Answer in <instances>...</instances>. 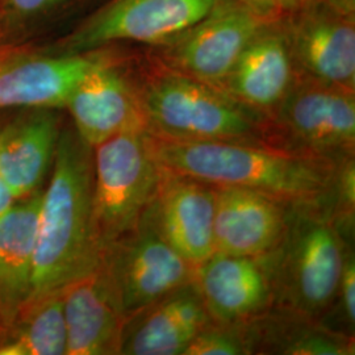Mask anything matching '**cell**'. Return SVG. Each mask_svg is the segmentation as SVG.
<instances>
[{"label": "cell", "mask_w": 355, "mask_h": 355, "mask_svg": "<svg viewBox=\"0 0 355 355\" xmlns=\"http://www.w3.org/2000/svg\"><path fill=\"white\" fill-rule=\"evenodd\" d=\"M51 171L40 204L29 302L64 290L102 262L94 220L92 148L76 130L61 132Z\"/></svg>", "instance_id": "2"}, {"label": "cell", "mask_w": 355, "mask_h": 355, "mask_svg": "<svg viewBox=\"0 0 355 355\" xmlns=\"http://www.w3.org/2000/svg\"><path fill=\"white\" fill-rule=\"evenodd\" d=\"M267 21L240 0H215L190 28L164 44L142 48L184 76L218 87L248 42Z\"/></svg>", "instance_id": "9"}, {"label": "cell", "mask_w": 355, "mask_h": 355, "mask_svg": "<svg viewBox=\"0 0 355 355\" xmlns=\"http://www.w3.org/2000/svg\"><path fill=\"white\" fill-rule=\"evenodd\" d=\"M16 202L17 200L13 198L11 191L8 190L4 180L0 177V217L4 215Z\"/></svg>", "instance_id": "26"}, {"label": "cell", "mask_w": 355, "mask_h": 355, "mask_svg": "<svg viewBox=\"0 0 355 355\" xmlns=\"http://www.w3.org/2000/svg\"><path fill=\"white\" fill-rule=\"evenodd\" d=\"M41 198L40 190L17 200L0 217V343L32 295Z\"/></svg>", "instance_id": "18"}, {"label": "cell", "mask_w": 355, "mask_h": 355, "mask_svg": "<svg viewBox=\"0 0 355 355\" xmlns=\"http://www.w3.org/2000/svg\"><path fill=\"white\" fill-rule=\"evenodd\" d=\"M107 48L86 53H41L0 46V110L64 108L76 85Z\"/></svg>", "instance_id": "12"}, {"label": "cell", "mask_w": 355, "mask_h": 355, "mask_svg": "<svg viewBox=\"0 0 355 355\" xmlns=\"http://www.w3.org/2000/svg\"><path fill=\"white\" fill-rule=\"evenodd\" d=\"M0 355H67L64 292L31 300L0 343Z\"/></svg>", "instance_id": "21"}, {"label": "cell", "mask_w": 355, "mask_h": 355, "mask_svg": "<svg viewBox=\"0 0 355 355\" xmlns=\"http://www.w3.org/2000/svg\"><path fill=\"white\" fill-rule=\"evenodd\" d=\"M209 322L200 292L192 280L128 320L120 354L183 355L193 337Z\"/></svg>", "instance_id": "19"}, {"label": "cell", "mask_w": 355, "mask_h": 355, "mask_svg": "<svg viewBox=\"0 0 355 355\" xmlns=\"http://www.w3.org/2000/svg\"><path fill=\"white\" fill-rule=\"evenodd\" d=\"M130 69L146 130L153 136L272 145L266 116L223 89L166 67L141 46L132 49Z\"/></svg>", "instance_id": "3"}, {"label": "cell", "mask_w": 355, "mask_h": 355, "mask_svg": "<svg viewBox=\"0 0 355 355\" xmlns=\"http://www.w3.org/2000/svg\"><path fill=\"white\" fill-rule=\"evenodd\" d=\"M215 253L265 257L279 246L290 204L234 186H215Z\"/></svg>", "instance_id": "15"}, {"label": "cell", "mask_w": 355, "mask_h": 355, "mask_svg": "<svg viewBox=\"0 0 355 355\" xmlns=\"http://www.w3.org/2000/svg\"><path fill=\"white\" fill-rule=\"evenodd\" d=\"M266 20L286 19L306 4L316 0H240Z\"/></svg>", "instance_id": "24"}, {"label": "cell", "mask_w": 355, "mask_h": 355, "mask_svg": "<svg viewBox=\"0 0 355 355\" xmlns=\"http://www.w3.org/2000/svg\"><path fill=\"white\" fill-rule=\"evenodd\" d=\"M107 46L64 104L76 135L89 148L128 129H146L130 69L133 46Z\"/></svg>", "instance_id": "10"}, {"label": "cell", "mask_w": 355, "mask_h": 355, "mask_svg": "<svg viewBox=\"0 0 355 355\" xmlns=\"http://www.w3.org/2000/svg\"><path fill=\"white\" fill-rule=\"evenodd\" d=\"M94 220L103 254L135 228L154 202L162 168L149 133L136 128L92 148Z\"/></svg>", "instance_id": "4"}, {"label": "cell", "mask_w": 355, "mask_h": 355, "mask_svg": "<svg viewBox=\"0 0 355 355\" xmlns=\"http://www.w3.org/2000/svg\"><path fill=\"white\" fill-rule=\"evenodd\" d=\"M62 292L67 355L120 354L127 318L103 258Z\"/></svg>", "instance_id": "16"}, {"label": "cell", "mask_w": 355, "mask_h": 355, "mask_svg": "<svg viewBox=\"0 0 355 355\" xmlns=\"http://www.w3.org/2000/svg\"><path fill=\"white\" fill-rule=\"evenodd\" d=\"M291 218L271 261L274 292L297 315L315 318L338 293L345 250L340 232L318 205H292Z\"/></svg>", "instance_id": "5"}, {"label": "cell", "mask_w": 355, "mask_h": 355, "mask_svg": "<svg viewBox=\"0 0 355 355\" xmlns=\"http://www.w3.org/2000/svg\"><path fill=\"white\" fill-rule=\"evenodd\" d=\"M297 79L283 20H271L248 42L218 89L270 120Z\"/></svg>", "instance_id": "13"}, {"label": "cell", "mask_w": 355, "mask_h": 355, "mask_svg": "<svg viewBox=\"0 0 355 355\" xmlns=\"http://www.w3.org/2000/svg\"><path fill=\"white\" fill-rule=\"evenodd\" d=\"M265 257L214 253L193 270V283L211 320L245 324L274 297L271 261Z\"/></svg>", "instance_id": "14"}, {"label": "cell", "mask_w": 355, "mask_h": 355, "mask_svg": "<svg viewBox=\"0 0 355 355\" xmlns=\"http://www.w3.org/2000/svg\"><path fill=\"white\" fill-rule=\"evenodd\" d=\"M270 121L274 146L341 164L355 148V91L297 76Z\"/></svg>", "instance_id": "6"}, {"label": "cell", "mask_w": 355, "mask_h": 355, "mask_svg": "<svg viewBox=\"0 0 355 355\" xmlns=\"http://www.w3.org/2000/svg\"><path fill=\"white\" fill-rule=\"evenodd\" d=\"M215 186L166 171L153 202L154 215L167 242L191 266L215 253Z\"/></svg>", "instance_id": "17"}, {"label": "cell", "mask_w": 355, "mask_h": 355, "mask_svg": "<svg viewBox=\"0 0 355 355\" xmlns=\"http://www.w3.org/2000/svg\"><path fill=\"white\" fill-rule=\"evenodd\" d=\"M61 132L58 114L51 108H33L0 128V177L16 200L40 191Z\"/></svg>", "instance_id": "20"}, {"label": "cell", "mask_w": 355, "mask_h": 355, "mask_svg": "<svg viewBox=\"0 0 355 355\" xmlns=\"http://www.w3.org/2000/svg\"><path fill=\"white\" fill-rule=\"evenodd\" d=\"M240 324H207L191 341L183 355L250 354L252 338L239 329Z\"/></svg>", "instance_id": "22"}, {"label": "cell", "mask_w": 355, "mask_h": 355, "mask_svg": "<svg viewBox=\"0 0 355 355\" xmlns=\"http://www.w3.org/2000/svg\"><path fill=\"white\" fill-rule=\"evenodd\" d=\"M103 263L127 321L191 283L195 270L164 237L153 203L139 224L105 250Z\"/></svg>", "instance_id": "7"}, {"label": "cell", "mask_w": 355, "mask_h": 355, "mask_svg": "<svg viewBox=\"0 0 355 355\" xmlns=\"http://www.w3.org/2000/svg\"><path fill=\"white\" fill-rule=\"evenodd\" d=\"M215 0H104L60 40V53L114 45L155 46L175 37L209 11Z\"/></svg>", "instance_id": "8"}, {"label": "cell", "mask_w": 355, "mask_h": 355, "mask_svg": "<svg viewBox=\"0 0 355 355\" xmlns=\"http://www.w3.org/2000/svg\"><path fill=\"white\" fill-rule=\"evenodd\" d=\"M282 20L297 76L355 91V15L316 0Z\"/></svg>", "instance_id": "11"}, {"label": "cell", "mask_w": 355, "mask_h": 355, "mask_svg": "<svg viewBox=\"0 0 355 355\" xmlns=\"http://www.w3.org/2000/svg\"><path fill=\"white\" fill-rule=\"evenodd\" d=\"M338 293L343 303V315L353 328L355 322V262L353 254L346 253L345 255Z\"/></svg>", "instance_id": "25"}, {"label": "cell", "mask_w": 355, "mask_h": 355, "mask_svg": "<svg viewBox=\"0 0 355 355\" xmlns=\"http://www.w3.org/2000/svg\"><path fill=\"white\" fill-rule=\"evenodd\" d=\"M153 155L166 171L212 186H234L290 205H320L337 189L340 164L240 141H174L149 133Z\"/></svg>", "instance_id": "1"}, {"label": "cell", "mask_w": 355, "mask_h": 355, "mask_svg": "<svg viewBox=\"0 0 355 355\" xmlns=\"http://www.w3.org/2000/svg\"><path fill=\"white\" fill-rule=\"evenodd\" d=\"M104 0H1L0 20L21 23L31 19H61L80 12L91 4L99 7Z\"/></svg>", "instance_id": "23"}]
</instances>
